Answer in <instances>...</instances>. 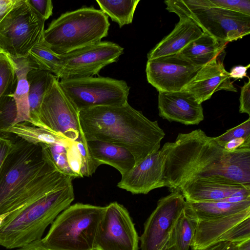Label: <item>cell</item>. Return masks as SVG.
<instances>
[{"mask_svg":"<svg viewBox=\"0 0 250 250\" xmlns=\"http://www.w3.org/2000/svg\"><path fill=\"white\" fill-rule=\"evenodd\" d=\"M162 148L165 187L171 192L198 179L250 187V147L227 150L198 129L179 133Z\"/></svg>","mask_w":250,"mask_h":250,"instance_id":"1","label":"cell"},{"mask_svg":"<svg viewBox=\"0 0 250 250\" xmlns=\"http://www.w3.org/2000/svg\"><path fill=\"white\" fill-rule=\"evenodd\" d=\"M81 129L86 140H98L128 149L136 165L160 147L165 133L158 122L151 121L127 103L100 106L79 112Z\"/></svg>","mask_w":250,"mask_h":250,"instance_id":"2","label":"cell"},{"mask_svg":"<svg viewBox=\"0 0 250 250\" xmlns=\"http://www.w3.org/2000/svg\"><path fill=\"white\" fill-rule=\"evenodd\" d=\"M74 198L71 184L12 212L0 227V245L14 249L41 240L47 227L70 206Z\"/></svg>","mask_w":250,"mask_h":250,"instance_id":"3","label":"cell"},{"mask_svg":"<svg viewBox=\"0 0 250 250\" xmlns=\"http://www.w3.org/2000/svg\"><path fill=\"white\" fill-rule=\"evenodd\" d=\"M108 17L94 7L67 12L44 30L43 41L54 52L63 55L97 43L108 35Z\"/></svg>","mask_w":250,"mask_h":250,"instance_id":"4","label":"cell"},{"mask_svg":"<svg viewBox=\"0 0 250 250\" xmlns=\"http://www.w3.org/2000/svg\"><path fill=\"white\" fill-rule=\"evenodd\" d=\"M105 207L76 203L56 217L42 239L51 250H95Z\"/></svg>","mask_w":250,"mask_h":250,"instance_id":"5","label":"cell"},{"mask_svg":"<svg viewBox=\"0 0 250 250\" xmlns=\"http://www.w3.org/2000/svg\"><path fill=\"white\" fill-rule=\"evenodd\" d=\"M54 170H58L40 144H34L20 138L12 142L0 168V214L32 181Z\"/></svg>","mask_w":250,"mask_h":250,"instance_id":"6","label":"cell"},{"mask_svg":"<svg viewBox=\"0 0 250 250\" xmlns=\"http://www.w3.org/2000/svg\"><path fill=\"white\" fill-rule=\"evenodd\" d=\"M166 9L191 20L203 32L227 43L250 33V16L217 7H205L198 0L164 1Z\"/></svg>","mask_w":250,"mask_h":250,"instance_id":"7","label":"cell"},{"mask_svg":"<svg viewBox=\"0 0 250 250\" xmlns=\"http://www.w3.org/2000/svg\"><path fill=\"white\" fill-rule=\"evenodd\" d=\"M44 22L28 0H24L0 23V53L12 59L26 58L43 40Z\"/></svg>","mask_w":250,"mask_h":250,"instance_id":"8","label":"cell"},{"mask_svg":"<svg viewBox=\"0 0 250 250\" xmlns=\"http://www.w3.org/2000/svg\"><path fill=\"white\" fill-rule=\"evenodd\" d=\"M60 86L75 107L120 106L127 103L129 87L125 81L104 77L62 79Z\"/></svg>","mask_w":250,"mask_h":250,"instance_id":"9","label":"cell"},{"mask_svg":"<svg viewBox=\"0 0 250 250\" xmlns=\"http://www.w3.org/2000/svg\"><path fill=\"white\" fill-rule=\"evenodd\" d=\"M42 128L70 141L82 134L79 111L62 91L54 76L44 95L40 111Z\"/></svg>","mask_w":250,"mask_h":250,"instance_id":"10","label":"cell"},{"mask_svg":"<svg viewBox=\"0 0 250 250\" xmlns=\"http://www.w3.org/2000/svg\"><path fill=\"white\" fill-rule=\"evenodd\" d=\"M124 48L108 41H101L60 55L61 66L57 78L71 79L93 77L106 65L116 62Z\"/></svg>","mask_w":250,"mask_h":250,"instance_id":"11","label":"cell"},{"mask_svg":"<svg viewBox=\"0 0 250 250\" xmlns=\"http://www.w3.org/2000/svg\"><path fill=\"white\" fill-rule=\"evenodd\" d=\"M186 207L179 191L160 199L144 224L140 240L141 250H164L174 226Z\"/></svg>","mask_w":250,"mask_h":250,"instance_id":"12","label":"cell"},{"mask_svg":"<svg viewBox=\"0 0 250 250\" xmlns=\"http://www.w3.org/2000/svg\"><path fill=\"white\" fill-rule=\"evenodd\" d=\"M105 207L95 250H138L139 237L127 209L117 202Z\"/></svg>","mask_w":250,"mask_h":250,"instance_id":"13","label":"cell"},{"mask_svg":"<svg viewBox=\"0 0 250 250\" xmlns=\"http://www.w3.org/2000/svg\"><path fill=\"white\" fill-rule=\"evenodd\" d=\"M202 67L176 54L148 60L146 72L147 82L158 92H176L181 91Z\"/></svg>","mask_w":250,"mask_h":250,"instance_id":"14","label":"cell"},{"mask_svg":"<svg viewBox=\"0 0 250 250\" xmlns=\"http://www.w3.org/2000/svg\"><path fill=\"white\" fill-rule=\"evenodd\" d=\"M165 153L162 148L122 176L117 187L133 194H146L153 189L165 187Z\"/></svg>","mask_w":250,"mask_h":250,"instance_id":"15","label":"cell"},{"mask_svg":"<svg viewBox=\"0 0 250 250\" xmlns=\"http://www.w3.org/2000/svg\"><path fill=\"white\" fill-rule=\"evenodd\" d=\"M230 79L229 72L218 57L203 66L182 91L191 94L201 104L218 91L236 92Z\"/></svg>","mask_w":250,"mask_h":250,"instance_id":"16","label":"cell"},{"mask_svg":"<svg viewBox=\"0 0 250 250\" xmlns=\"http://www.w3.org/2000/svg\"><path fill=\"white\" fill-rule=\"evenodd\" d=\"M158 107L159 116L169 122L194 125L204 119L201 104L184 91L159 92Z\"/></svg>","mask_w":250,"mask_h":250,"instance_id":"17","label":"cell"},{"mask_svg":"<svg viewBox=\"0 0 250 250\" xmlns=\"http://www.w3.org/2000/svg\"><path fill=\"white\" fill-rule=\"evenodd\" d=\"M179 191L186 201H218L235 196H250V188L240 185L195 180L183 185Z\"/></svg>","mask_w":250,"mask_h":250,"instance_id":"18","label":"cell"},{"mask_svg":"<svg viewBox=\"0 0 250 250\" xmlns=\"http://www.w3.org/2000/svg\"><path fill=\"white\" fill-rule=\"evenodd\" d=\"M250 217V208L220 218L197 220L191 250H204L216 244L228 231L246 219Z\"/></svg>","mask_w":250,"mask_h":250,"instance_id":"19","label":"cell"},{"mask_svg":"<svg viewBox=\"0 0 250 250\" xmlns=\"http://www.w3.org/2000/svg\"><path fill=\"white\" fill-rule=\"evenodd\" d=\"M179 18L173 30L148 53V60L178 54L203 34L202 30L191 20Z\"/></svg>","mask_w":250,"mask_h":250,"instance_id":"20","label":"cell"},{"mask_svg":"<svg viewBox=\"0 0 250 250\" xmlns=\"http://www.w3.org/2000/svg\"><path fill=\"white\" fill-rule=\"evenodd\" d=\"M86 143L97 167L107 164L115 168L123 176L136 165L133 155L125 147L98 140H86Z\"/></svg>","mask_w":250,"mask_h":250,"instance_id":"21","label":"cell"},{"mask_svg":"<svg viewBox=\"0 0 250 250\" xmlns=\"http://www.w3.org/2000/svg\"><path fill=\"white\" fill-rule=\"evenodd\" d=\"M226 46V43L203 32L201 36L191 42L178 54L191 63L202 67L219 57Z\"/></svg>","mask_w":250,"mask_h":250,"instance_id":"22","label":"cell"},{"mask_svg":"<svg viewBox=\"0 0 250 250\" xmlns=\"http://www.w3.org/2000/svg\"><path fill=\"white\" fill-rule=\"evenodd\" d=\"M250 208V200L238 202L186 201L185 210L197 220H203L224 217Z\"/></svg>","mask_w":250,"mask_h":250,"instance_id":"23","label":"cell"},{"mask_svg":"<svg viewBox=\"0 0 250 250\" xmlns=\"http://www.w3.org/2000/svg\"><path fill=\"white\" fill-rule=\"evenodd\" d=\"M54 75L49 71L32 69L27 75L28 102L31 124L42 127L40 120L41 107L45 93Z\"/></svg>","mask_w":250,"mask_h":250,"instance_id":"24","label":"cell"},{"mask_svg":"<svg viewBox=\"0 0 250 250\" xmlns=\"http://www.w3.org/2000/svg\"><path fill=\"white\" fill-rule=\"evenodd\" d=\"M11 59L15 65L18 80L16 89L14 94L17 109V117L15 124L23 122L31 124L29 115V86L27 75L33 69L27 58Z\"/></svg>","mask_w":250,"mask_h":250,"instance_id":"25","label":"cell"},{"mask_svg":"<svg viewBox=\"0 0 250 250\" xmlns=\"http://www.w3.org/2000/svg\"><path fill=\"white\" fill-rule=\"evenodd\" d=\"M67 158L68 165L76 178L90 176L97 168L90 155L86 140L83 135L68 146Z\"/></svg>","mask_w":250,"mask_h":250,"instance_id":"26","label":"cell"},{"mask_svg":"<svg viewBox=\"0 0 250 250\" xmlns=\"http://www.w3.org/2000/svg\"><path fill=\"white\" fill-rule=\"evenodd\" d=\"M197 221L185 208L176 222L164 250H189L195 235Z\"/></svg>","mask_w":250,"mask_h":250,"instance_id":"27","label":"cell"},{"mask_svg":"<svg viewBox=\"0 0 250 250\" xmlns=\"http://www.w3.org/2000/svg\"><path fill=\"white\" fill-rule=\"evenodd\" d=\"M34 144L65 143L70 141L63 138L43 128L23 122L14 124L5 132Z\"/></svg>","mask_w":250,"mask_h":250,"instance_id":"28","label":"cell"},{"mask_svg":"<svg viewBox=\"0 0 250 250\" xmlns=\"http://www.w3.org/2000/svg\"><path fill=\"white\" fill-rule=\"evenodd\" d=\"M96 2L101 10L121 28L132 23L140 0H97Z\"/></svg>","mask_w":250,"mask_h":250,"instance_id":"29","label":"cell"},{"mask_svg":"<svg viewBox=\"0 0 250 250\" xmlns=\"http://www.w3.org/2000/svg\"><path fill=\"white\" fill-rule=\"evenodd\" d=\"M33 69L50 72L57 77L61 66L60 55L49 48L43 40L34 46L26 57Z\"/></svg>","mask_w":250,"mask_h":250,"instance_id":"30","label":"cell"},{"mask_svg":"<svg viewBox=\"0 0 250 250\" xmlns=\"http://www.w3.org/2000/svg\"><path fill=\"white\" fill-rule=\"evenodd\" d=\"M70 141L65 143L46 144L40 143L43 151L52 161L56 168L63 174L75 178L70 168L67 158V149Z\"/></svg>","mask_w":250,"mask_h":250,"instance_id":"31","label":"cell"},{"mask_svg":"<svg viewBox=\"0 0 250 250\" xmlns=\"http://www.w3.org/2000/svg\"><path fill=\"white\" fill-rule=\"evenodd\" d=\"M17 77L12 59L0 53V98L14 94L17 85Z\"/></svg>","mask_w":250,"mask_h":250,"instance_id":"32","label":"cell"},{"mask_svg":"<svg viewBox=\"0 0 250 250\" xmlns=\"http://www.w3.org/2000/svg\"><path fill=\"white\" fill-rule=\"evenodd\" d=\"M17 109L14 94L3 96L0 98V135L15 124Z\"/></svg>","mask_w":250,"mask_h":250,"instance_id":"33","label":"cell"},{"mask_svg":"<svg viewBox=\"0 0 250 250\" xmlns=\"http://www.w3.org/2000/svg\"><path fill=\"white\" fill-rule=\"evenodd\" d=\"M200 5L217 7L250 16V0H200Z\"/></svg>","mask_w":250,"mask_h":250,"instance_id":"34","label":"cell"},{"mask_svg":"<svg viewBox=\"0 0 250 250\" xmlns=\"http://www.w3.org/2000/svg\"><path fill=\"white\" fill-rule=\"evenodd\" d=\"M249 239H250V217L246 219L230 229L218 240L217 243L226 242L237 244Z\"/></svg>","mask_w":250,"mask_h":250,"instance_id":"35","label":"cell"},{"mask_svg":"<svg viewBox=\"0 0 250 250\" xmlns=\"http://www.w3.org/2000/svg\"><path fill=\"white\" fill-rule=\"evenodd\" d=\"M239 138L250 139V118L239 125L227 130L223 134L213 137L214 141L222 147L230 141Z\"/></svg>","mask_w":250,"mask_h":250,"instance_id":"36","label":"cell"},{"mask_svg":"<svg viewBox=\"0 0 250 250\" xmlns=\"http://www.w3.org/2000/svg\"><path fill=\"white\" fill-rule=\"evenodd\" d=\"M29 4L45 21L52 15L53 5L50 0H28Z\"/></svg>","mask_w":250,"mask_h":250,"instance_id":"37","label":"cell"},{"mask_svg":"<svg viewBox=\"0 0 250 250\" xmlns=\"http://www.w3.org/2000/svg\"><path fill=\"white\" fill-rule=\"evenodd\" d=\"M248 82H245L241 88L239 98V112L241 113H247L250 115V80L248 77Z\"/></svg>","mask_w":250,"mask_h":250,"instance_id":"38","label":"cell"},{"mask_svg":"<svg viewBox=\"0 0 250 250\" xmlns=\"http://www.w3.org/2000/svg\"><path fill=\"white\" fill-rule=\"evenodd\" d=\"M24 0H0V23L6 15Z\"/></svg>","mask_w":250,"mask_h":250,"instance_id":"39","label":"cell"},{"mask_svg":"<svg viewBox=\"0 0 250 250\" xmlns=\"http://www.w3.org/2000/svg\"><path fill=\"white\" fill-rule=\"evenodd\" d=\"M245 147H250V139L246 140L243 138L234 139L229 142L223 147L229 151H233Z\"/></svg>","mask_w":250,"mask_h":250,"instance_id":"40","label":"cell"},{"mask_svg":"<svg viewBox=\"0 0 250 250\" xmlns=\"http://www.w3.org/2000/svg\"><path fill=\"white\" fill-rule=\"evenodd\" d=\"M12 145V141L0 135V168Z\"/></svg>","mask_w":250,"mask_h":250,"instance_id":"41","label":"cell"},{"mask_svg":"<svg viewBox=\"0 0 250 250\" xmlns=\"http://www.w3.org/2000/svg\"><path fill=\"white\" fill-rule=\"evenodd\" d=\"M250 66V64L246 66L236 65L233 66L229 72L230 78L239 79H243L244 77H246L247 71Z\"/></svg>","mask_w":250,"mask_h":250,"instance_id":"42","label":"cell"},{"mask_svg":"<svg viewBox=\"0 0 250 250\" xmlns=\"http://www.w3.org/2000/svg\"><path fill=\"white\" fill-rule=\"evenodd\" d=\"M204 250H238L237 244L231 242H220Z\"/></svg>","mask_w":250,"mask_h":250,"instance_id":"43","label":"cell"},{"mask_svg":"<svg viewBox=\"0 0 250 250\" xmlns=\"http://www.w3.org/2000/svg\"><path fill=\"white\" fill-rule=\"evenodd\" d=\"M16 250H51L45 246L41 240L33 241L22 247L17 248Z\"/></svg>","mask_w":250,"mask_h":250,"instance_id":"44","label":"cell"},{"mask_svg":"<svg viewBox=\"0 0 250 250\" xmlns=\"http://www.w3.org/2000/svg\"><path fill=\"white\" fill-rule=\"evenodd\" d=\"M237 244L238 250H250V239Z\"/></svg>","mask_w":250,"mask_h":250,"instance_id":"45","label":"cell"},{"mask_svg":"<svg viewBox=\"0 0 250 250\" xmlns=\"http://www.w3.org/2000/svg\"><path fill=\"white\" fill-rule=\"evenodd\" d=\"M12 212H7L0 214V227L7 216Z\"/></svg>","mask_w":250,"mask_h":250,"instance_id":"46","label":"cell"}]
</instances>
